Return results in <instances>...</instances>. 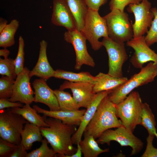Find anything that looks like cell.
Segmentation results:
<instances>
[{
  "label": "cell",
  "instance_id": "obj_31",
  "mask_svg": "<svg viewBox=\"0 0 157 157\" xmlns=\"http://www.w3.org/2000/svg\"><path fill=\"white\" fill-rule=\"evenodd\" d=\"M47 141L44 138L43 139L42 144L38 148L27 153L26 157H53L57 154L53 149H50L48 146Z\"/></svg>",
  "mask_w": 157,
  "mask_h": 157
},
{
  "label": "cell",
  "instance_id": "obj_19",
  "mask_svg": "<svg viewBox=\"0 0 157 157\" xmlns=\"http://www.w3.org/2000/svg\"><path fill=\"white\" fill-rule=\"evenodd\" d=\"M33 108L38 113L42 114L44 116L60 119L65 124L78 126L86 110L83 109L74 111H64L60 110L51 111L42 108L37 105H33Z\"/></svg>",
  "mask_w": 157,
  "mask_h": 157
},
{
  "label": "cell",
  "instance_id": "obj_13",
  "mask_svg": "<svg viewBox=\"0 0 157 157\" xmlns=\"http://www.w3.org/2000/svg\"><path fill=\"white\" fill-rule=\"evenodd\" d=\"M30 71L25 67L17 75L13 85L12 95L8 99L9 101L29 105L34 102V92L31 85Z\"/></svg>",
  "mask_w": 157,
  "mask_h": 157
},
{
  "label": "cell",
  "instance_id": "obj_25",
  "mask_svg": "<svg viewBox=\"0 0 157 157\" xmlns=\"http://www.w3.org/2000/svg\"><path fill=\"white\" fill-rule=\"evenodd\" d=\"M53 77L65 79L72 82H88L92 84L95 79V76L92 75L87 72L76 73L60 69L55 70Z\"/></svg>",
  "mask_w": 157,
  "mask_h": 157
},
{
  "label": "cell",
  "instance_id": "obj_3",
  "mask_svg": "<svg viewBox=\"0 0 157 157\" xmlns=\"http://www.w3.org/2000/svg\"><path fill=\"white\" fill-rule=\"evenodd\" d=\"M157 76V64L150 62L140 69L138 73L121 85L112 90L108 94L110 101L115 104L123 101L133 90L139 86L153 81Z\"/></svg>",
  "mask_w": 157,
  "mask_h": 157
},
{
  "label": "cell",
  "instance_id": "obj_11",
  "mask_svg": "<svg viewBox=\"0 0 157 157\" xmlns=\"http://www.w3.org/2000/svg\"><path fill=\"white\" fill-rule=\"evenodd\" d=\"M64 39L72 44L76 55L74 68L80 70L82 65H85L94 67L95 64L93 58L88 53L86 47V39L82 33L77 29L67 31L64 34Z\"/></svg>",
  "mask_w": 157,
  "mask_h": 157
},
{
  "label": "cell",
  "instance_id": "obj_7",
  "mask_svg": "<svg viewBox=\"0 0 157 157\" xmlns=\"http://www.w3.org/2000/svg\"><path fill=\"white\" fill-rule=\"evenodd\" d=\"M81 32L94 51L99 50L103 46L101 42L99 40L100 38L108 37L106 23L103 17L100 16L98 11L89 9Z\"/></svg>",
  "mask_w": 157,
  "mask_h": 157
},
{
  "label": "cell",
  "instance_id": "obj_21",
  "mask_svg": "<svg viewBox=\"0 0 157 157\" xmlns=\"http://www.w3.org/2000/svg\"><path fill=\"white\" fill-rule=\"evenodd\" d=\"M76 29L81 32L88 8L84 0H66Z\"/></svg>",
  "mask_w": 157,
  "mask_h": 157
},
{
  "label": "cell",
  "instance_id": "obj_9",
  "mask_svg": "<svg viewBox=\"0 0 157 157\" xmlns=\"http://www.w3.org/2000/svg\"><path fill=\"white\" fill-rule=\"evenodd\" d=\"M101 42L108 56V74L116 78L123 77L122 66L128 59L124 43L116 42L109 37L103 38Z\"/></svg>",
  "mask_w": 157,
  "mask_h": 157
},
{
  "label": "cell",
  "instance_id": "obj_6",
  "mask_svg": "<svg viewBox=\"0 0 157 157\" xmlns=\"http://www.w3.org/2000/svg\"><path fill=\"white\" fill-rule=\"evenodd\" d=\"M22 116L13 111L10 108L0 110V137L15 145L21 143V133L27 123Z\"/></svg>",
  "mask_w": 157,
  "mask_h": 157
},
{
  "label": "cell",
  "instance_id": "obj_43",
  "mask_svg": "<svg viewBox=\"0 0 157 157\" xmlns=\"http://www.w3.org/2000/svg\"><path fill=\"white\" fill-rule=\"evenodd\" d=\"M155 137H156L157 139V133L156 132L155 133Z\"/></svg>",
  "mask_w": 157,
  "mask_h": 157
},
{
  "label": "cell",
  "instance_id": "obj_40",
  "mask_svg": "<svg viewBox=\"0 0 157 157\" xmlns=\"http://www.w3.org/2000/svg\"><path fill=\"white\" fill-rule=\"evenodd\" d=\"M77 148L75 153L72 155L69 156L68 157H81L82 152L81 147L79 142H78L77 144Z\"/></svg>",
  "mask_w": 157,
  "mask_h": 157
},
{
  "label": "cell",
  "instance_id": "obj_1",
  "mask_svg": "<svg viewBox=\"0 0 157 157\" xmlns=\"http://www.w3.org/2000/svg\"><path fill=\"white\" fill-rule=\"evenodd\" d=\"M48 127H40L43 136L50 144L52 148L60 157H68L76 151L73 146L72 137L77 129L76 126L63 123L60 119L46 118Z\"/></svg>",
  "mask_w": 157,
  "mask_h": 157
},
{
  "label": "cell",
  "instance_id": "obj_14",
  "mask_svg": "<svg viewBox=\"0 0 157 157\" xmlns=\"http://www.w3.org/2000/svg\"><path fill=\"white\" fill-rule=\"evenodd\" d=\"M93 84L89 82H74L66 81L60 86L59 89H70L73 97L80 108L87 109L95 94L93 91Z\"/></svg>",
  "mask_w": 157,
  "mask_h": 157
},
{
  "label": "cell",
  "instance_id": "obj_8",
  "mask_svg": "<svg viewBox=\"0 0 157 157\" xmlns=\"http://www.w3.org/2000/svg\"><path fill=\"white\" fill-rule=\"evenodd\" d=\"M112 141L117 142L122 147H130L132 149L131 156L139 153L144 145L142 141L135 136L133 132L123 126L114 130L109 129L106 130L97 138V141L98 144H107L109 146Z\"/></svg>",
  "mask_w": 157,
  "mask_h": 157
},
{
  "label": "cell",
  "instance_id": "obj_10",
  "mask_svg": "<svg viewBox=\"0 0 157 157\" xmlns=\"http://www.w3.org/2000/svg\"><path fill=\"white\" fill-rule=\"evenodd\" d=\"M151 9V4L148 0H142L139 3L129 5L127 11L133 13L135 17L132 24L133 38L142 36L148 31L154 17Z\"/></svg>",
  "mask_w": 157,
  "mask_h": 157
},
{
  "label": "cell",
  "instance_id": "obj_33",
  "mask_svg": "<svg viewBox=\"0 0 157 157\" xmlns=\"http://www.w3.org/2000/svg\"><path fill=\"white\" fill-rule=\"evenodd\" d=\"M24 42L22 37L20 36L19 39V46L17 53L14 60L16 74L17 75L24 69Z\"/></svg>",
  "mask_w": 157,
  "mask_h": 157
},
{
  "label": "cell",
  "instance_id": "obj_22",
  "mask_svg": "<svg viewBox=\"0 0 157 157\" xmlns=\"http://www.w3.org/2000/svg\"><path fill=\"white\" fill-rule=\"evenodd\" d=\"M40 127L28 122L24 125L21 133L20 144L26 149H31L33 143L41 142L43 140Z\"/></svg>",
  "mask_w": 157,
  "mask_h": 157
},
{
  "label": "cell",
  "instance_id": "obj_16",
  "mask_svg": "<svg viewBox=\"0 0 157 157\" xmlns=\"http://www.w3.org/2000/svg\"><path fill=\"white\" fill-rule=\"evenodd\" d=\"M51 20L54 25L65 27L68 31L76 29L66 0H53Z\"/></svg>",
  "mask_w": 157,
  "mask_h": 157
},
{
  "label": "cell",
  "instance_id": "obj_17",
  "mask_svg": "<svg viewBox=\"0 0 157 157\" xmlns=\"http://www.w3.org/2000/svg\"><path fill=\"white\" fill-rule=\"evenodd\" d=\"M112 91V90H111ZM111 91H104L95 94L82 117L78 129L72 137V144H76L81 140L85 129L93 117L101 101Z\"/></svg>",
  "mask_w": 157,
  "mask_h": 157
},
{
  "label": "cell",
  "instance_id": "obj_37",
  "mask_svg": "<svg viewBox=\"0 0 157 157\" xmlns=\"http://www.w3.org/2000/svg\"><path fill=\"white\" fill-rule=\"evenodd\" d=\"M23 106L22 103L19 102H12L7 99H0V110L5 108L22 107Z\"/></svg>",
  "mask_w": 157,
  "mask_h": 157
},
{
  "label": "cell",
  "instance_id": "obj_26",
  "mask_svg": "<svg viewBox=\"0 0 157 157\" xmlns=\"http://www.w3.org/2000/svg\"><path fill=\"white\" fill-rule=\"evenodd\" d=\"M19 26L16 19L12 20L0 33V47L7 48L13 45L15 43V35Z\"/></svg>",
  "mask_w": 157,
  "mask_h": 157
},
{
  "label": "cell",
  "instance_id": "obj_28",
  "mask_svg": "<svg viewBox=\"0 0 157 157\" xmlns=\"http://www.w3.org/2000/svg\"><path fill=\"white\" fill-rule=\"evenodd\" d=\"M140 125L147 129L149 135H155L157 132L155 116L147 103L142 104Z\"/></svg>",
  "mask_w": 157,
  "mask_h": 157
},
{
  "label": "cell",
  "instance_id": "obj_18",
  "mask_svg": "<svg viewBox=\"0 0 157 157\" xmlns=\"http://www.w3.org/2000/svg\"><path fill=\"white\" fill-rule=\"evenodd\" d=\"M40 47L38 61L33 69L30 71L31 78L34 76L46 80L53 77L55 70L51 66L48 61L47 54V42L44 40L40 43Z\"/></svg>",
  "mask_w": 157,
  "mask_h": 157
},
{
  "label": "cell",
  "instance_id": "obj_34",
  "mask_svg": "<svg viewBox=\"0 0 157 157\" xmlns=\"http://www.w3.org/2000/svg\"><path fill=\"white\" fill-rule=\"evenodd\" d=\"M142 0H110L109 6L110 9L112 10L117 9L124 11L125 8L127 5L131 4H138Z\"/></svg>",
  "mask_w": 157,
  "mask_h": 157
},
{
  "label": "cell",
  "instance_id": "obj_36",
  "mask_svg": "<svg viewBox=\"0 0 157 157\" xmlns=\"http://www.w3.org/2000/svg\"><path fill=\"white\" fill-rule=\"evenodd\" d=\"M155 137L154 135H149L146 139L147 145L142 157H157V148L154 147L153 142Z\"/></svg>",
  "mask_w": 157,
  "mask_h": 157
},
{
  "label": "cell",
  "instance_id": "obj_42",
  "mask_svg": "<svg viewBox=\"0 0 157 157\" xmlns=\"http://www.w3.org/2000/svg\"><path fill=\"white\" fill-rule=\"evenodd\" d=\"M7 21L1 17L0 19V33L5 28L7 25Z\"/></svg>",
  "mask_w": 157,
  "mask_h": 157
},
{
  "label": "cell",
  "instance_id": "obj_32",
  "mask_svg": "<svg viewBox=\"0 0 157 157\" xmlns=\"http://www.w3.org/2000/svg\"><path fill=\"white\" fill-rule=\"evenodd\" d=\"M154 17L152 21L150 28L147 32L145 39L147 44L149 47L155 43H157V9L151 8Z\"/></svg>",
  "mask_w": 157,
  "mask_h": 157
},
{
  "label": "cell",
  "instance_id": "obj_38",
  "mask_svg": "<svg viewBox=\"0 0 157 157\" xmlns=\"http://www.w3.org/2000/svg\"><path fill=\"white\" fill-rule=\"evenodd\" d=\"M88 9L98 11L100 7L105 4L107 0H84Z\"/></svg>",
  "mask_w": 157,
  "mask_h": 157
},
{
  "label": "cell",
  "instance_id": "obj_35",
  "mask_svg": "<svg viewBox=\"0 0 157 157\" xmlns=\"http://www.w3.org/2000/svg\"><path fill=\"white\" fill-rule=\"evenodd\" d=\"M15 145L1 138L0 139V157H9L17 147Z\"/></svg>",
  "mask_w": 157,
  "mask_h": 157
},
{
  "label": "cell",
  "instance_id": "obj_20",
  "mask_svg": "<svg viewBox=\"0 0 157 157\" xmlns=\"http://www.w3.org/2000/svg\"><path fill=\"white\" fill-rule=\"evenodd\" d=\"M95 81L93 84L94 92L111 91L121 85L128 79L126 77L116 78L108 74L100 72L95 76Z\"/></svg>",
  "mask_w": 157,
  "mask_h": 157
},
{
  "label": "cell",
  "instance_id": "obj_4",
  "mask_svg": "<svg viewBox=\"0 0 157 157\" xmlns=\"http://www.w3.org/2000/svg\"><path fill=\"white\" fill-rule=\"evenodd\" d=\"M142 104L139 93L133 91L123 101L114 104L116 115L123 126L132 132L140 124Z\"/></svg>",
  "mask_w": 157,
  "mask_h": 157
},
{
  "label": "cell",
  "instance_id": "obj_41",
  "mask_svg": "<svg viewBox=\"0 0 157 157\" xmlns=\"http://www.w3.org/2000/svg\"><path fill=\"white\" fill-rule=\"evenodd\" d=\"M10 53V51L7 48H3L0 50V56L3 57L4 58H8Z\"/></svg>",
  "mask_w": 157,
  "mask_h": 157
},
{
  "label": "cell",
  "instance_id": "obj_30",
  "mask_svg": "<svg viewBox=\"0 0 157 157\" xmlns=\"http://www.w3.org/2000/svg\"><path fill=\"white\" fill-rule=\"evenodd\" d=\"M14 79L2 76L0 78V99H9L11 96Z\"/></svg>",
  "mask_w": 157,
  "mask_h": 157
},
{
  "label": "cell",
  "instance_id": "obj_12",
  "mask_svg": "<svg viewBox=\"0 0 157 157\" xmlns=\"http://www.w3.org/2000/svg\"><path fill=\"white\" fill-rule=\"evenodd\" d=\"M126 44L134 51L130 62L135 68L141 69L144 64L149 62L157 64V54L147 44L144 36L133 38Z\"/></svg>",
  "mask_w": 157,
  "mask_h": 157
},
{
  "label": "cell",
  "instance_id": "obj_27",
  "mask_svg": "<svg viewBox=\"0 0 157 157\" xmlns=\"http://www.w3.org/2000/svg\"><path fill=\"white\" fill-rule=\"evenodd\" d=\"M53 91L57 98L60 110L74 111L79 110V106L69 93L59 89Z\"/></svg>",
  "mask_w": 157,
  "mask_h": 157
},
{
  "label": "cell",
  "instance_id": "obj_15",
  "mask_svg": "<svg viewBox=\"0 0 157 157\" xmlns=\"http://www.w3.org/2000/svg\"><path fill=\"white\" fill-rule=\"evenodd\" d=\"M34 90V102L43 103L48 107L49 110H60L57 98L48 85L46 80L40 78L35 80L32 83Z\"/></svg>",
  "mask_w": 157,
  "mask_h": 157
},
{
  "label": "cell",
  "instance_id": "obj_5",
  "mask_svg": "<svg viewBox=\"0 0 157 157\" xmlns=\"http://www.w3.org/2000/svg\"><path fill=\"white\" fill-rule=\"evenodd\" d=\"M103 17L106 23L108 36L113 40L124 43L133 38L132 24L126 13L115 9Z\"/></svg>",
  "mask_w": 157,
  "mask_h": 157
},
{
  "label": "cell",
  "instance_id": "obj_39",
  "mask_svg": "<svg viewBox=\"0 0 157 157\" xmlns=\"http://www.w3.org/2000/svg\"><path fill=\"white\" fill-rule=\"evenodd\" d=\"M27 153L24 146L20 144L17 145L9 157H26Z\"/></svg>",
  "mask_w": 157,
  "mask_h": 157
},
{
  "label": "cell",
  "instance_id": "obj_24",
  "mask_svg": "<svg viewBox=\"0 0 157 157\" xmlns=\"http://www.w3.org/2000/svg\"><path fill=\"white\" fill-rule=\"evenodd\" d=\"M28 104H25L22 107L10 108L13 112L22 116L30 123L34 124L39 127H48L45 121L47 117L41 116L33 108Z\"/></svg>",
  "mask_w": 157,
  "mask_h": 157
},
{
  "label": "cell",
  "instance_id": "obj_29",
  "mask_svg": "<svg viewBox=\"0 0 157 157\" xmlns=\"http://www.w3.org/2000/svg\"><path fill=\"white\" fill-rule=\"evenodd\" d=\"M0 74L14 79H16L17 75L15 72L14 60L10 58H0Z\"/></svg>",
  "mask_w": 157,
  "mask_h": 157
},
{
  "label": "cell",
  "instance_id": "obj_23",
  "mask_svg": "<svg viewBox=\"0 0 157 157\" xmlns=\"http://www.w3.org/2000/svg\"><path fill=\"white\" fill-rule=\"evenodd\" d=\"M84 138L79 142L84 157H97L100 154L109 151V148L102 149L95 139L87 131L83 133Z\"/></svg>",
  "mask_w": 157,
  "mask_h": 157
},
{
  "label": "cell",
  "instance_id": "obj_2",
  "mask_svg": "<svg viewBox=\"0 0 157 157\" xmlns=\"http://www.w3.org/2000/svg\"><path fill=\"white\" fill-rule=\"evenodd\" d=\"M117 117L115 104L107 95L101 101L85 131L95 139H97L107 130L123 126L121 120Z\"/></svg>",
  "mask_w": 157,
  "mask_h": 157
}]
</instances>
